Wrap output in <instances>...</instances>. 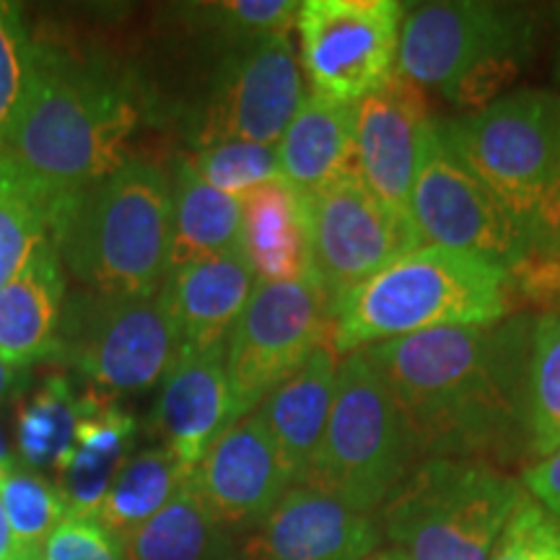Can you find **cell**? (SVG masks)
<instances>
[{
  "label": "cell",
  "mask_w": 560,
  "mask_h": 560,
  "mask_svg": "<svg viewBox=\"0 0 560 560\" xmlns=\"http://www.w3.org/2000/svg\"><path fill=\"white\" fill-rule=\"evenodd\" d=\"M524 495L490 462L423 459L382 506L384 532L410 560H490Z\"/></svg>",
  "instance_id": "8992f818"
},
{
  "label": "cell",
  "mask_w": 560,
  "mask_h": 560,
  "mask_svg": "<svg viewBox=\"0 0 560 560\" xmlns=\"http://www.w3.org/2000/svg\"><path fill=\"white\" fill-rule=\"evenodd\" d=\"M34 45L21 11L0 0V143L16 120L34 68Z\"/></svg>",
  "instance_id": "836d02e7"
},
{
  "label": "cell",
  "mask_w": 560,
  "mask_h": 560,
  "mask_svg": "<svg viewBox=\"0 0 560 560\" xmlns=\"http://www.w3.org/2000/svg\"><path fill=\"white\" fill-rule=\"evenodd\" d=\"M535 19L486 0L420 3L405 11L397 73L470 115L503 94L535 52Z\"/></svg>",
  "instance_id": "5b68a950"
},
{
  "label": "cell",
  "mask_w": 560,
  "mask_h": 560,
  "mask_svg": "<svg viewBox=\"0 0 560 560\" xmlns=\"http://www.w3.org/2000/svg\"><path fill=\"white\" fill-rule=\"evenodd\" d=\"M190 482L213 520L229 532H252L293 488L260 410L229 425L200 459Z\"/></svg>",
  "instance_id": "9a60e30c"
},
{
  "label": "cell",
  "mask_w": 560,
  "mask_h": 560,
  "mask_svg": "<svg viewBox=\"0 0 560 560\" xmlns=\"http://www.w3.org/2000/svg\"><path fill=\"white\" fill-rule=\"evenodd\" d=\"M522 486L560 524V450L548 454V457L532 462L522 475Z\"/></svg>",
  "instance_id": "74e56055"
},
{
  "label": "cell",
  "mask_w": 560,
  "mask_h": 560,
  "mask_svg": "<svg viewBox=\"0 0 560 560\" xmlns=\"http://www.w3.org/2000/svg\"><path fill=\"white\" fill-rule=\"evenodd\" d=\"M366 560H410L408 552L402 548H397V545H392V548H380L374 552V556H369Z\"/></svg>",
  "instance_id": "60d3db41"
},
{
  "label": "cell",
  "mask_w": 560,
  "mask_h": 560,
  "mask_svg": "<svg viewBox=\"0 0 560 560\" xmlns=\"http://www.w3.org/2000/svg\"><path fill=\"white\" fill-rule=\"evenodd\" d=\"M304 96L291 37L229 45L206 96L190 115L187 140L192 151L219 143L276 145Z\"/></svg>",
  "instance_id": "7c38bea8"
},
{
  "label": "cell",
  "mask_w": 560,
  "mask_h": 560,
  "mask_svg": "<svg viewBox=\"0 0 560 560\" xmlns=\"http://www.w3.org/2000/svg\"><path fill=\"white\" fill-rule=\"evenodd\" d=\"M136 420L107 397L86 389V410L73 450L60 465V495L70 516H94L115 475L132 457Z\"/></svg>",
  "instance_id": "603a6c76"
},
{
  "label": "cell",
  "mask_w": 560,
  "mask_h": 560,
  "mask_svg": "<svg viewBox=\"0 0 560 560\" xmlns=\"http://www.w3.org/2000/svg\"><path fill=\"white\" fill-rule=\"evenodd\" d=\"M138 117L120 79L37 45L24 104L0 143V170L45 208L52 229L75 195L128 164Z\"/></svg>",
  "instance_id": "7a4b0ae2"
},
{
  "label": "cell",
  "mask_w": 560,
  "mask_h": 560,
  "mask_svg": "<svg viewBox=\"0 0 560 560\" xmlns=\"http://www.w3.org/2000/svg\"><path fill=\"white\" fill-rule=\"evenodd\" d=\"M190 475V467L182 465L164 446L132 454L112 480L94 520L122 542L153 520L187 486Z\"/></svg>",
  "instance_id": "4316f807"
},
{
  "label": "cell",
  "mask_w": 560,
  "mask_h": 560,
  "mask_svg": "<svg viewBox=\"0 0 560 560\" xmlns=\"http://www.w3.org/2000/svg\"><path fill=\"white\" fill-rule=\"evenodd\" d=\"M11 470H13V465H11L9 450H5V441H3V436H0V480H3Z\"/></svg>",
  "instance_id": "b9f144b4"
},
{
  "label": "cell",
  "mask_w": 560,
  "mask_h": 560,
  "mask_svg": "<svg viewBox=\"0 0 560 560\" xmlns=\"http://www.w3.org/2000/svg\"><path fill=\"white\" fill-rule=\"evenodd\" d=\"M50 242L52 229L45 208L0 170V289Z\"/></svg>",
  "instance_id": "4dcf8cb0"
},
{
  "label": "cell",
  "mask_w": 560,
  "mask_h": 560,
  "mask_svg": "<svg viewBox=\"0 0 560 560\" xmlns=\"http://www.w3.org/2000/svg\"><path fill=\"white\" fill-rule=\"evenodd\" d=\"M527 252L520 268L511 272V283L520 296L545 304L550 310L560 306V179L542 195L532 210L527 226Z\"/></svg>",
  "instance_id": "f546056e"
},
{
  "label": "cell",
  "mask_w": 560,
  "mask_h": 560,
  "mask_svg": "<svg viewBox=\"0 0 560 560\" xmlns=\"http://www.w3.org/2000/svg\"><path fill=\"white\" fill-rule=\"evenodd\" d=\"M340 355L332 346H322L304 366L265 397L260 416L276 441L280 459L289 467L293 486L304 480L306 467L317 452L335 400Z\"/></svg>",
  "instance_id": "44dd1931"
},
{
  "label": "cell",
  "mask_w": 560,
  "mask_h": 560,
  "mask_svg": "<svg viewBox=\"0 0 560 560\" xmlns=\"http://www.w3.org/2000/svg\"><path fill=\"white\" fill-rule=\"evenodd\" d=\"M332 301L319 280H257L247 310L226 340V371L234 420L257 410L272 389L322 346H330Z\"/></svg>",
  "instance_id": "30bf717a"
},
{
  "label": "cell",
  "mask_w": 560,
  "mask_h": 560,
  "mask_svg": "<svg viewBox=\"0 0 560 560\" xmlns=\"http://www.w3.org/2000/svg\"><path fill=\"white\" fill-rule=\"evenodd\" d=\"M16 550H19V542L11 532V524H9V516H5L3 503H0V560H11L13 556H16Z\"/></svg>",
  "instance_id": "f35d334b"
},
{
  "label": "cell",
  "mask_w": 560,
  "mask_h": 560,
  "mask_svg": "<svg viewBox=\"0 0 560 560\" xmlns=\"http://www.w3.org/2000/svg\"><path fill=\"white\" fill-rule=\"evenodd\" d=\"M490 560H560V524L527 493L503 527Z\"/></svg>",
  "instance_id": "d590c367"
},
{
  "label": "cell",
  "mask_w": 560,
  "mask_h": 560,
  "mask_svg": "<svg viewBox=\"0 0 560 560\" xmlns=\"http://www.w3.org/2000/svg\"><path fill=\"white\" fill-rule=\"evenodd\" d=\"M410 219L420 244L482 257L509 272L527 252L522 221L462 161L439 120H431L410 192Z\"/></svg>",
  "instance_id": "8fae6325"
},
{
  "label": "cell",
  "mask_w": 560,
  "mask_h": 560,
  "mask_svg": "<svg viewBox=\"0 0 560 560\" xmlns=\"http://www.w3.org/2000/svg\"><path fill=\"white\" fill-rule=\"evenodd\" d=\"M514 283L499 265L433 244L405 252L332 301L330 346L348 355L376 342L514 317Z\"/></svg>",
  "instance_id": "3957f363"
},
{
  "label": "cell",
  "mask_w": 560,
  "mask_h": 560,
  "mask_svg": "<svg viewBox=\"0 0 560 560\" xmlns=\"http://www.w3.org/2000/svg\"><path fill=\"white\" fill-rule=\"evenodd\" d=\"M172 223V177L130 159L60 210L52 244L86 291L156 296L170 278Z\"/></svg>",
  "instance_id": "277c9868"
},
{
  "label": "cell",
  "mask_w": 560,
  "mask_h": 560,
  "mask_svg": "<svg viewBox=\"0 0 560 560\" xmlns=\"http://www.w3.org/2000/svg\"><path fill=\"white\" fill-rule=\"evenodd\" d=\"M380 548L382 527L374 514L310 486H293L249 532L242 560H366Z\"/></svg>",
  "instance_id": "e0dca14e"
},
{
  "label": "cell",
  "mask_w": 560,
  "mask_h": 560,
  "mask_svg": "<svg viewBox=\"0 0 560 560\" xmlns=\"http://www.w3.org/2000/svg\"><path fill=\"white\" fill-rule=\"evenodd\" d=\"M0 503L21 548H45L47 537L70 516L60 490L26 470H11L0 480Z\"/></svg>",
  "instance_id": "1f68e13d"
},
{
  "label": "cell",
  "mask_w": 560,
  "mask_h": 560,
  "mask_svg": "<svg viewBox=\"0 0 560 560\" xmlns=\"http://www.w3.org/2000/svg\"><path fill=\"white\" fill-rule=\"evenodd\" d=\"M234 423L226 342L208 350L182 348L166 371L151 418L164 450L195 470L213 441Z\"/></svg>",
  "instance_id": "ac0fdd59"
},
{
  "label": "cell",
  "mask_w": 560,
  "mask_h": 560,
  "mask_svg": "<svg viewBox=\"0 0 560 560\" xmlns=\"http://www.w3.org/2000/svg\"><path fill=\"white\" fill-rule=\"evenodd\" d=\"M11 560H45V556H42V548H21L19 545L16 556Z\"/></svg>",
  "instance_id": "7bdbcfd3"
},
{
  "label": "cell",
  "mask_w": 560,
  "mask_h": 560,
  "mask_svg": "<svg viewBox=\"0 0 560 560\" xmlns=\"http://www.w3.org/2000/svg\"><path fill=\"white\" fill-rule=\"evenodd\" d=\"M412 459L402 412L380 371L363 350L342 355L330 418L299 486L371 514L412 470Z\"/></svg>",
  "instance_id": "52a82bcc"
},
{
  "label": "cell",
  "mask_w": 560,
  "mask_h": 560,
  "mask_svg": "<svg viewBox=\"0 0 560 560\" xmlns=\"http://www.w3.org/2000/svg\"><path fill=\"white\" fill-rule=\"evenodd\" d=\"M255 285V270L240 249L172 270L161 291L177 322L182 348L223 346L247 310Z\"/></svg>",
  "instance_id": "d6986e66"
},
{
  "label": "cell",
  "mask_w": 560,
  "mask_h": 560,
  "mask_svg": "<svg viewBox=\"0 0 560 560\" xmlns=\"http://www.w3.org/2000/svg\"><path fill=\"white\" fill-rule=\"evenodd\" d=\"M299 5L293 0H226L206 5V16L226 45H242L268 37H291V30H296Z\"/></svg>",
  "instance_id": "e575fe53"
},
{
  "label": "cell",
  "mask_w": 560,
  "mask_h": 560,
  "mask_svg": "<svg viewBox=\"0 0 560 560\" xmlns=\"http://www.w3.org/2000/svg\"><path fill=\"white\" fill-rule=\"evenodd\" d=\"M301 210L312 276L330 301L420 247L418 231L395 219L359 172L301 195Z\"/></svg>",
  "instance_id": "5bb4252c"
},
{
  "label": "cell",
  "mask_w": 560,
  "mask_h": 560,
  "mask_svg": "<svg viewBox=\"0 0 560 560\" xmlns=\"http://www.w3.org/2000/svg\"><path fill=\"white\" fill-rule=\"evenodd\" d=\"M187 164L215 190L242 198L255 187L280 177L276 145L265 143H219L187 153Z\"/></svg>",
  "instance_id": "d6a6232c"
},
{
  "label": "cell",
  "mask_w": 560,
  "mask_h": 560,
  "mask_svg": "<svg viewBox=\"0 0 560 560\" xmlns=\"http://www.w3.org/2000/svg\"><path fill=\"white\" fill-rule=\"evenodd\" d=\"M86 410V392H75L62 376L45 382L19 412V454L30 467H55L73 450V436Z\"/></svg>",
  "instance_id": "83f0119b"
},
{
  "label": "cell",
  "mask_w": 560,
  "mask_h": 560,
  "mask_svg": "<svg viewBox=\"0 0 560 560\" xmlns=\"http://www.w3.org/2000/svg\"><path fill=\"white\" fill-rule=\"evenodd\" d=\"M558 19H560V11H558ZM556 75L560 81V37H558V55H556Z\"/></svg>",
  "instance_id": "ee69618b"
},
{
  "label": "cell",
  "mask_w": 560,
  "mask_h": 560,
  "mask_svg": "<svg viewBox=\"0 0 560 560\" xmlns=\"http://www.w3.org/2000/svg\"><path fill=\"white\" fill-rule=\"evenodd\" d=\"M45 560H128L122 542L94 516H66L42 548Z\"/></svg>",
  "instance_id": "8d00e7d4"
},
{
  "label": "cell",
  "mask_w": 560,
  "mask_h": 560,
  "mask_svg": "<svg viewBox=\"0 0 560 560\" xmlns=\"http://www.w3.org/2000/svg\"><path fill=\"white\" fill-rule=\"evenodd\" d=\"M66 310V276L55 244H45L32 262L0 289V361L26 369L55 355Z\"/></svg>",
  "instance_id": "ffe728a7"
},
{
  "label": "cell",
  "mask_w": 560,
  "mask_h": 560,
  "mask_svg": "<svg viewBox=\"0 0 560 560\" xmlns=\"http://www.w3.org/2000/svg\"><path fill=\"white\" fill-rule=\"evenodd\" d=\"M560 450V306L532 322L527 366V452L542 459Z\"/></svg>",
  "instance_id": "f1b7e54d"
},
{
  "label": "cell",
  "mask_w": 560,
  "mask_h": 560,
  "mask_svg": "<svg viewBox=\"0 0 560 560\" xmlns=\"http://www.w3.org/2000/svg\"><path fill=\"white\" fill-rule=\"evenodd\" d=\"M13 384H16V369L9 366L5 361H0V400H5V397H9Z\"/></svg>",
  "instance_id": "ab89813d"
},
{
  "label": "cell",
  "mask_w": 560,
  "mask_h": 560,
  "mask_svg": "<svg viewBox=\"0 0 560 560\" xmlns=\"http://www.w3.org/2000/svg\"><path fill=\"white\" fill-rule=\"evenodd\" d=\"M172 257L170 272L240 249L242 202L202 182L185 156L172 172Z\"/></svg>",
  "instance_id": "d4e9b609"
},
{
  "label": "cell",
  "mask_w": 560,
  "mask_h": 560,
  "mask_svg": "<svg viewBox=\"0 0 560 560\" xmlns=\"http://www.w3.org/2000/svg\"><path fill=\"white\" fill-rule=\"evenodd\" d=\"M439 125L462 161L527 226L532 210L560 179V94L516 89Z\"/></svg>",
  "instance_id": "9c48e42d"
},
{
  "label": "cell",
  "mask_w": 560,
  "mask_h": 560,
  "mask_svg": "<svg viewBox=\"0 0 560 560\" xmlns=\"http://www.w3.org/2000/svg\"><path fill=\"white\" fill-rule=\"evenodd\" d=\"M179 350L164 291L156 296L83 291L66 301L52 359L79 371L96 395L115 400L164 382Z\"/></svg>",
  "instance_id": "ba28073f"
},
{
  "label": "cell",
  "mask_w": 560,
  "mask_h": 560,
  "mask_svg": "<svg viewBox=\"0 0 560 560\" xmlns=\"http://www.w3.org/2000/svg\"><path fill=\"white\" fill-rule=\"evenodd\" d=\"M529 314L444 327L363 348L380 371L412 450L425 459H480L527 446Z\"/></svg>",
  "instance_id": "6da1fadb"
},
{
  "label": "cell",
  "mask_w": 560,
  "mask_h": 560,
  "mask_svg": "<svg viewBox=\"0 0 560 560\" xmlns=\"http://www.w3.org/2000/svg\"><path fill=\"white\" fill-rule=\"evenodd\" d=\"M431 120L423 89L400 73L355 104V172L382 206L408 226L412 182Z\"/></svg>",
  "instance_id": "2e32d148"
},
{
  "label": "cell",
  "mask_w": 560,
  "mask_h": 560,
  "mask_svg": "<svg viewBox=\"0 0 560 560\" xmlns=\"http://www.w3.org/2000/svg\"><path fill=\"white\" fill-rule=\"evenodd\" d=\"M408 5L397 0H306L299 5V62L312 94L359 104L397 73Z\"/></svg>",
  "instance_id": "4fadbf2b"
},
{
  "label": "cell",
  "mask_w": 560,
  "mask_h": 560,
  "mask_svg": "<svg viewBox=\"0 0 560 560\" xmlns=\"http://www.w3.org/2000/svg\"><path fill=\"white\" fill-rule=\"evenodd\" d=\"M280 177L299 195L355 172V104L306 94L276 143Z\"/></svg>",
  "instance_id": "7402d4cb"
},
{
  "label": "cell",
  "mask_w": 560,
  "mask_h": 560,
  "mask_svg": "<svg viewBox=\"0 0 560 560\" xmlns=\"http://www.w3.org/2000/svg\"><path fill=\"white\" fill-rule=\"evenodd\" d=\"M240 252L262 283H285L310 276L301 195L285 179L242 195Z\"/></svg>",
  "instance_id": "cb8c5ba5"
},
{
  "label": "cell",
  "mask_w": 560,
  "mask_h": 560,
  "mask_svg": "<svg viewBox=\"0 0 560 560\" xmlns=\"http://www.w3.org/2000/svg\"><path fill=\"white\" fill-rule=\"evenodd\" d=\"M122 550L128 560H236L234 537L213 520L190 480L153 520L125 537Z\"/></svg>",
  "instance_id": "484cf974"
}]
</instances>
